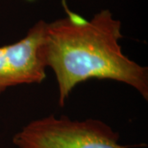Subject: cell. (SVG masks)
<instances>
[{"instance_id": "cell-1", "label": "cell", "mask_w": 148, "mask_h": 148, "mask_svg": "<svg viewBox=\"0 0 148 148\" xmlns=\"http://www.w3.org/2000/svg\"><path fill=\"white\" fill-rule=\"evenodd\" d=\"M122 25L108 9L89 20L69 13L47 23L41 45L46 69L55 74L58 106L63 107L74 87L90 79H107L128 85L148 100V69L122 51Z\"/></svg>"}, {"instance_id": "cell-2", "label": "cell", "mask_w": 148, "mask_h": 148, "mask_svg": "<svg viewBox=\"0 0 148 148\" xmlns=\"http://www.w3.org/2000/svg\"><path fill=\"white\" fill-rule=\"evenodd\" d=\"M119 140V133L101 120L51 114L27 123L12 143L17 148H128Z\"/></svg>"}, {"instance_id": "cell-3", "label": "cell", "mask_w": 148, "mask_h": 148, "mask_svg": "<svg viewBox=\"0 0 148 148\" xmlns=\"http://www.w3.org/2000/svg\"><path fill=\"white\" fill-rule=\"evenodd\" d=\"M47 22L37 21L17 42L0 47V93L23 84H40L46 78L41 56Z\"/></svg>"}]
</instances>
